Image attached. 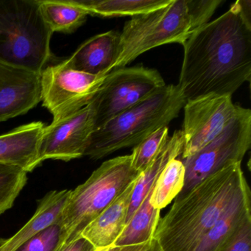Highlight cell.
Masks as SVG:
<instances>
[{
  "label": "cell",
  "instance_id": "6da1fadb",
  "mask_svg": "<svg viewBox=\"0 0 251 251\" xmlns=\"http://www.w3.org/2000/svg\"><path fill=\"white\" fill-rule=\"evenodd\" d=\"M178 87L186 101L205 95H230L251 80V25L237 1L200 27L183 45Z\"/></svg>",
  "mask_w": 251,
  "mask_h": 251
},
{
  "label": "cell",
  "instance_id": "7a4b0ae2",
  "mask_svg": "<svg viewBox=\"0 0 251 251\" xmlns=\"http://www.w3.org/2000/svg\"><path fill=\"white\" fill-rule=\"evenodd\" d=\"M241 164L223 167L175 199L154 233L152 242L158 251H195L219 220L251 197Z\"/></svg>",
  "mask_w": 251,
  "mask_h": 251
},
{
  "label": "cell",
  "instance_id": "3957f363",
  "mask_svg": "<svg viewBox=\"0 0 251 251\" xmlns=\"http://www.w3.org/2000/svg\"><path fill=\"white\" fill-rule=\"evenodd\" d=\"M222 0H172L159 9L132 17L120 33V53L114 70L161 45H182L208 23Z\"/></svg>",
  "mask_w": 251,
  "mask_h": 251
},
{
  "label": "cell",
  "instance_id": "277c9868",
  "mask_svg": "<svg viewBox=\"0 0 251 251\" xmlns=\"http://www.w3.org/2000/svg\"><path fill=\"white\" fill-rule=\"evenodd\" d=\"M186 102L177 85H166L96 129L85 156L100 159L119 150L136 146L158 129L168 127Z\"/></svg>",
  "mask_w": 251,
  "mask_h": 251
},
{
  "label": "cell",
  "instance_id": "5b68a950",
  "mask_svg": "<svg viewBox=\"0 0 251 251\" xmlns=\"http://www.w3.org/2000/svg\"><path fill=\"white\" fill-rule=\"evenodd\" d=\"M39 0H0V62L41 74L53 64Z\"/></svg>",
  "mask_w": 251,
  "mask_h": 251
},
{
  "label": "cell",
  "instance_id": "8992f818",
  "mask_svg": "<svg viewBox=\"0 0 251 251\" xmlns=\"http://www.w3.org/2000/svg\"><path fill=\"white\" fill-rule=\"evenodd\" d=\"M140 174L132 167L130 155L116 157L102 163L84 183L70 191L58 221L64 236L60 247L80 237L85 227Z\"/></svg>",
  "mask_w": 251,
  "mask_h": 251
},
{
  "label": "cell",
  "instance_id": "52a82bcc",
  "mask_svg": "<svg viewBox=\"0 0 251 251\" xmlns=\"http://www.w3.org/2000/svg\"><path fill=\"white\" fill-rule=\"evenodd\" d=\"M251 143V111L238 105L233 120L220 134L192 156L181 160L185 167L184 186L176 198L223 167L242 163Z\"/></svg>",
  "mask_w": 251,
  "mask_h": 251
},
{
  "label": "cell",
  "instance_id": "ba28073f",
  "mask_svg": "<svg viewBox=\"0 0 251 251\" xmlns=\"http://www.w3.org/2000/svg\"><path fill=\"white\" fill-rule=\"evenodd\" d=\"M165 86L154 69L136 66L111 71L89 103L95 113V130Z\"/></svg>",
  "mask_w": 251,
  "mask_h": 251
},
{
  "label": "cell",
  "instance_id": "9c48e42d",
  "mask_svg": "<svg viewBox=\"0 0 251 251\" xmlns=\"http://www.w3.org/2000/svg\"><path fill=\"white\" fill-rule=\"evenodd\" d=\"M106 75H94L70 68L65 61L53 63L41 73L42 101L52 114V123L61 121L90 103Z\"/></svg>",
  "mask_w": 251,
  "mask_h": 251
},
{
  "label": "cell",
  "instance_id": "30bf717a",
  "mask_svg": "<svg viewBox=\"0 0 251 251\" xmlns=\"http://www.w3.org/2000/svg\"><path fill=\"white\" fill-rule=\"evenodd\" d=\"M238 105L230 95H211L186 101L183 130L182 160L194 154L215 139L230 124Z\"/></svg>",
  "mask_w": 251,
  "mask_h": 251
},
{
  "label": "cell",
  "instance_id": "8fae6325",
  "mask_svg": "<svg viewBox=\"0 0 251 251\" xmlns=\"http://www.w3.org/2000/svg\"><path fill=\"white\" fill-rule=\"evenodd\" d=\"M95 130V113L90 105L70 117L45 127L38 148L39 166L48 159L70 161L84 156Z\"/></svg>",
  "mask_w": 251,
  "mask_h": 251
},
{
  "label": "cell",
  "instance_id": "7c38bea8",
  "mask_svg": "<svg viewBox=\"0 0 251 251\" xmlns=\"http://www.w3.org/2000/svg\"><path fill=\"white\" fill-rule=\"evenodd\" d=\"M41 101V74L0 62V123L27 114Z\"/></svg>",
  "mask_w": 251,
  "mask_h": 251
},
{
  "label": "cell",
  "instance_id": "4fadbf2b",
  "mask_svg": "<svg viewBox=\"0 0 251 251\" xmlns=\"http://www.w3.org/2000/svg\"><path fill=\"white\" fill-rule=\"evenodd\" d=\"M120 33L115 30L96 35L83 42L64 61L76 71L106 75L114 70L120 56Z\"/></svg>",
  "mask_w": 251,
  "mask_h": 251
},
{
  "label": "cell",
  "instance_id": "5bb4252c",
  "mask_svg": "<svg viewBox=\"0 0 251 251\" xmlns=\"http://www.w3.org/2000/svg\"><path fill=\"white\" fill-rule=\"evenodd\" d=\"M45 127L42 122H33L1 135L0 163L19 166L27 173L39 167L38 148Z\"/></svg>",
  "mask_w": 251,
  "mask_h": 251
},
{
  "label": "cell",
  "instance_id": "9a60e30c",
  "mask_svg": "<svg viewBox=\"0 0 251 251\" xmlns=\"http://www.w3.org/2000/svg\"><path fill=\"white\" fill-rule=\"evenodd\" d=\"M136 180L82 231L80 236L95 248L112 246L124 230Z\"/></svg>",
  "mask_w": 251,
  "mask_h": 251
},
{
  "label": "cell",
  "instance_id": "2e32d148",
  "mask_svg": "<svg viewBox=\"0 0 251 251\" xmlns=\"http://www.w3.org/2000/svg\"><path fill=\"white\" fill-rule=\"evenodd\" d=\"M70 191H51L39 200L36 211L27 223L14 236L1 240L0 251H16L33 235L58 223Z\"/></svg>",
  "mask_w": 251,
  "mask_h": 251
},
{
  "label": "cell",
  "instance_id": "e0dca14e",
  "mask_svg": "<svg viewBox=\"0 0 251 251\" xmlns=\"http://www.w3.org/2000/svg\"><path fill=\"white\" fill-rule=\"evenodd\" d=\"M183 142L181 130H176L173 136H169L152 162L139 175L132 193L126 225L140 206L166 165L172 159L178 158L181 155Z\"/></svg>",
  "mask_w": 251,
  "mask_h": 251
},
{
  "label": "cell",
  "instance_id": "ac0fdd59",
  "mask_svg": "<svg viewBox=\"0 0 251 251\" xmlns=\"http://www.w3.org/2000/svg\"><path fill=\"white\" fill-rule=\"evenodd\" d=\"M251 220V197L235 205L208 231L195 251H221Z\"/></svg>",
  "mask_w": 251,
  "mask_h": 251
},
{
  "label": "cell",
  "instance_id": "d6986e66",
  "mask_svg": "<svg viewBox=\"0 0 251 251\" xmlns=\"http://www.w3.org/2000/svg\"><path fill=\"white\" fill-rule=\"evenodd\" d=\"M73 2L88 15L133 17L167 6L172 0H73Z\"/></svg>",
  "mask_w": 251,
  "mask_h": 251
},
{
  "label": "cell",
  "instance_id": "ffe728a7",
  "mask_svg": "<svg viewBox=\"0 0 251 251\" xmlns=\"http://www.w3.org/2000/svg\"><path fill=\"white\" fill-rule=\"evenodd\" d=\"M41 14L52 33H72L86 21L88 14L73 0H39Z\"/></svg>",
  "mask_w": 251,
  "mask_h": 251
},
{
  "label": "cell",
  "instance_id": "44dd1931",
  "mask_svg": "<svg viewBox=\"0 0 251 251\" xmlns=\"http://www.w3.org/2000/svg\"><path fill=\"white\" fill-rule=\"evenodd\" d=\"M185 180V167L181 160L172 159L164 167L154 184L151 196V205L161 211L179 195Z\"/></svg>",
  "mask_w": 251,
  "mask_h": 251
},
{
  "label": "cell",
  "instance_id": "7402d4cb",
  "mask_svg": "<svg viewBox=\"0 0 251 251\" xmlns=\"http://www.w3.org/2000/svg\"><path fill=\"white\" fill-rule=\"evenodd\" d=\"M27 181V172L17 165L0 163V215L14 205Z\"/></svg>",
  "mask_w": 251,
  "mask_h": 251
},
{
  "label": "cell",
  "instance_id": "603a6c76",
  "mask_svg": "<svg viewBox=\"0 0 251 251\" xmlns=\"http://www.w3.org/2000/svg\"><path fill=\"white\" fill-rule=\"evenodd\" d=\"M169 136L168 127H161L136 145L130 155L132 167L142 173L156 156Z\"/></svg>",
  "mask_w": 251,
  "mask_h": 251
},
{
  "label": "cell",
  "instance_id": "cb8c5ba5",
  "mask_svg": "<svg viewBox=\"0 0 251 251\" xmlns=\"http://www.w3.org/2000/svg\"><path fill=\"white\" fill-rule=\"evenodd\" d=\"M63 238L62 229L55 223L33 235L16 251H56Z\"/></svg>",
  "mask_w": 251,
  "mask_h": 251
},
{
  "label": "cell",
  "instance_id": "d4e9b609",
  "mask_svg": "<svg viewBox=\"0 0 251 251\" xmlns=\"http://www.w3.org/2000/svg\"><path fill=\"white\" fill-rule=\"evenodd\" d=\"M221 251H251V220L244 224L231 242Z\"/></svg>",
  "mask_w": 251,
  "mask_h": 251
},
{
  "label": "cell",
  "instance_id": "484cf974",
  "mask_svg": "<svg viewBox=\"0 0 251 251\" xmlns=\"http://www.w3.org/2000/svg\"><path fill=\"white\" fill-rule=\"evenodd\" d=\"M95 249L87 239L80 236L70 243L59 247L56 251H93Z\"/></svg>",
  "mask_w": 251,
  "mask_h": 251
},
{
  "label": "cell",
  "instance_id": "4316f807",
  "mask_svg": "<svg viewBox=\"0 0 251 251\" xmlns=\"http://www.w3.org/2000/svg\"><path fill=\"white\" fill-rule=\"evenodd\" d=\"M93 251H123V249L120 247L112 245V246L108 247V248H95Z\"/></svg>",
  "mask_w": 251,
  "mask_h": 251
},
{
  "label": "cell",
  "instance_id": "83f0119b",
  "mask_svg": "<svg viewBox=\"0 0 251 251\" xmlns=\"http://www.w3.org/2000/svg\"><path fill=\"white\" fill-rule=\"evenodd\" d=\"M159 251L158 250V248L155 247V245H154L153 242H152V245H151V248H150L149 251Z\"/></svg>",
  "mask_w": 251,
  "mask_h": 251
},
{
  "label": "cell",
  "instance_id": "f1b7e54d",
  "mask_svg": "<svg viewBox=\"0 0 251 251\" xmlns=\"http://www.w3.org/2000/svg\"><path fill=\"white\" fill-rule=\"evenodd\" d=\"M1 240H2V239H0V242H1Z\"/></svg>",
  "mask_w": 251,
  "mask_h": 251
}]
</instances>
